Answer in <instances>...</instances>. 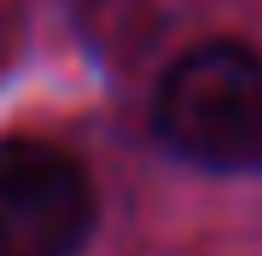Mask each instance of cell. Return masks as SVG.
<instances>
[{
  "instance_id": "cell-3",
  "label": "cell",
  "mask_w": 262,
  "mask_h": 256,
  "mask_svg": "<svg viewBox=\"0 0 262 256\" xmlns=\"http://www.w3.org/2000/svg\"><path fill=\"white\" fill-rule=\"evenodd\" d=\"M0 53H6V41H0Z\"/></svg>"
},
{
  "instance_id": "cell-1",
  "label": "cell",
  "mask_w": 262,
  "mask_h": 256,
  "mask_svg": "<svg viewBox=\"0 0 262 256\" xmlns=\"http://www.w3.org/2000/svg\"><path fill=\"white\" fill-rule=\"evenodd\" d=\"M151 128L198 169H245L262 157V53L245 41H204L158 82Z\"/></svg>"
},
{
  "instance_id": "cell-2",
  "label": "cell",
  "mask_w": 262,
  "mask_h": 256,
  "mask_svg": "<svg viewBox=\"0 0 262 256\" xmlns=\"http://www.w3.org/2000/svg\"><path fill=\"white\" fill-rule=\"evenodd\" d=\"M94 233V187L53 140H0V256H76Z\"/></svg>"
}]
</instances>
